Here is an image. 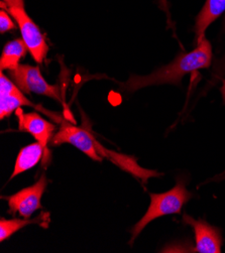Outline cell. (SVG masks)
<instances>
[{"label": "cell", "mask_w": 225, "mask_h": 253, "mask_svg": "<svg viewBox=\"0 0 225 253\" xmlns=\"http://www.w3.org/2000/svg\"><path fill=\"white\" fill-rule=\"evenodd\" d=\"M212 46L206 37L197 41V46L189 53H181L169 65L164 66L146 76L133 75L121 84L124 91H137L147 86L180 85L184 76L198 70L207 69L212 62Z\"/></svg>", "instance_id": "obj_1"}, {"label": "cell", "mask_w": 225, "mask_h": 253, "mask_svg": "<svg viewBox=\"0 0 225 253\" xmlns=\"http://www.w3.org/2000/svg\"><path fill=\"white\" fill-rule=\"evenodd\" d=\"M9 74L15 85L22 92L45 95L57 101H61L59 87L49 85L44 79L39 67L19 65L17 68L9 71Z\"/></svg>", "instance_id": "obj_3"}, {"label": "cell", "mask_w": 225, "mask_h": 253, "mask_svg": "<svg viewBox=\"0 0 225 253\" xmlns=\"http://www.w3.org/2000/svg\"><path fill=\"white\" fill-rule=\"evenodd\" d=\"M16 25L10 18V16L7 14V11L1 10L0 11V33L4 34L6 32L15 30Z\"/></svg>", "instance_id": "obj_14"}, {"label": "cell", "mask_w": 225, "mask_h": 253, "mask_svg": "<svg viewBox=\"0 0 225 253\" xmlns=\"http://www.w3.org/2000/svg\"><path fill=\"white\" fill-rule=\"evenodd\" d=\"M220 92H221V95H222L223 103L225 104V80L222 81V87L220 88Z\"/></svg>", "instance_id": "obj_17"}, {"label": "cell", "mask_w": 225, "mask_h": 253, "mask_svg": "<svg viewBox=\"0 0 225 253\" xmlns=\"http://www.w3.org/2000/svg\"><path fill=\"white\" fill-rule=\"evenodd\" d=\"M0 98H1V101H0V118L1 119L8 117L13 111L21 106L34 107L41 112L45 113L48 117H51L59 123H61L64 119L56 113L45 110L40 105L34 104L32 101L22 94V91L16 85H14L13 82L5 77L2 72L0 75Z\"/></svg>", "instance_id": "obj_6"}, {"label": "cell", "mask_w": 225, "mask_h": 253, "mask_svg": "<svg viewBox=\"0 0 225 253\" xmlns=\"http://www.w3.org/2000/svg\"><path fill=\"white\" fill-rule=\"evenodd\" d=\"M29 50L26 42L23 40H13L7 42L4 47L3 52L0 58V69L1 72L3 70L11 71L19 66V61L27 55Z\"/></svg>", "instance_id": "obj_12"}, {"label": "cell", "mask_w": 225, "mask_h": 253, "mask_svg": "<svg viewBox=\"0 0 225 253\" xmlns=\"http://www.w3.org/2000/svg\"><path fill=\"white\" fill-rule=\"evenodd\" d=\"M14 113L18 119L19 130L31 133L37 139V141L43 145L45 149L43 164L45 166L49 160V157H51V151H49L47 144L54 136V132L56 130L55 125L46 121L36 112L24 113L20 107L17 108Z\"/></svg>", "instance_id": "obj_7"}, {"label": "cell", "mask_w": 225, "mask_h": 253, "mask_svg": "<svg viewBox=\"0 0 225 253\" xmlns=\"http://www.w3.org/2000/svg\"><path fill=\"white\" fill-rule=\"evenodd\" d=\"M7 12L16 20L23 42H26L30 53L38 64H42L48 52V46L38 25L28 15L24 8L11 7Z\"/></svg>", "instance_id": "obj_4"}, {"label": "cell", "mask_w": 225, "mask_h": 253, "mask_svg": "<svg viewBox=\"0 0 225 253\" xmlns=\"http://www.w3.org/2000/svg\"><path fill=\"white\" fill-rule=\"evenodd\" d=\"M46 185L47 180L43 174L35 185L22 189L12 196L2 197V199L7 200L10 213H19L24 218H30L37 210L41 209V200Z\"/></svg>", "instance_id": "obj_8"}, {"label": "cell", "mask_w": 225, "mask_h": 253, "mask_svg": "<svg viewBox=\"0 0 225 253\" xmlns=\"http://www.w3.org/2000/svg\"><path fill=\"white\" fill-rule=\"evenodd\" d=\"M151 204L143 217L134 226L131 244L152 221L171 214H181L183 207L193 198V194L186 189V182L178 179L176 186L168 192L151 194Z\"/></svg>", "instance_id": "obj_2"}, {"label": "cell", "mask_w": 225, "mask_h": 253, "mask_svg": "<svg viewBox=\"0 0 225 253\" xmlns=\"http://www.w3.org/2000/svg\"><path fill=\"white\" fill-rule=\"evenodd\" d=\"M45 155V149L40 142L29 144L20 149L17 156L13 172L10 179H13L17 174L24 172L26 170L35 167Z\"/></svg>", "instance_id": "obj_11"}, {"label": "cell", "mask_w": 225, "mask_h": 253, "mask_svg": "<svg viewBox=\"0 0 225 253\" xmlns=\"http://www.w3.org/2000/svg\"><path fill=\"white\" fill-rule=\"evenodd\" d=\"M42 220L43 219H41V217H38L34 220H30L28 218L6 220L4 218H1V220H0V241L3 242L4 240L8 239L13 233L23 228L24 226L34 223H40Z\"/></svg>", "instance_id": "obj_13"}, {"label": "cell", "mask_w": 225, "mask_h": 253, "mask_svg": "<svg viewBox=\"0 0 225 253\" xmlns=\"http://www.w3.org/2000/svg\"><path fill=\"white\" fill-rule=\"evenodd\" d=\"M53 145H60L62 143H70L79 150L83 151L85 155L96 162H102V157L99 155L97 146L98 143L94 139L90 130L84 127H78L70 124L64 120L61 122L59 131L53 136L51 140Z\"/></svg>", "instance_id": "obj_5"}, {"label": "cell", "mask_w": 225, "mask_h": 253, "mask_svg": "<svg viewBox=\"0 0 225 253\" xmlns=\"http://www.w3.org/2000/svg\"><path fill=\"white\" fill-rule=\"evenodd\" d=\"M161 5H162V7H163L165 10H167V8H168V2H167V0H161Z\"/></svg>", "instance_id": "obj_18"}, {"label": "cell", "mask_w": 225, "mask_h": 253, "mask_svg": "<svg viewBox=\"0 0 225 253\" xmlns=\"http://www.w3.org/2000/svg\"><path fill=\"white\" fill-rule=\"evenodd\" d=\"M222 180H225V172H223V173H220V174L216 175L215 178H213V179H212V180H210V181L219 182V181H222ZM210 181H209V182H210Z\"/></svg>", "instance_id": "obj_16"}, {"label": "cell", "mask_w": 225, "mask_h": 253, "mask_svg": "<svg viewBox=\"0 0 225 253\" xmlns=\"http://www.w3.org/2000/svg\"><path fill=\"white\" fill-rule=\"evenodd\" d=\"M225 11V0H206L201 11L199 12L195 22L196 41L205 37L209 25L214 22Z\"/></svg>", "instance_id": "obj_10"}, {"label": "cell", "mask_w": 225, "mask_h": 253, "mask_svg": "<svg viewBox=\"0 0 225 253\" xmlns=\"http://www.w3.org/2000/svg\"><path fill=\"white\" fill-rule=\"evenodd\" d=\"M1 6H2V9H7L11 7L24 8V3H23V0H2Z\"/></svg>", "instance_id": "obj_15"}, {"label": "cell", "mask_w": 225, "mask_h": 253, "mask_svg": "<svg viewBox=\"0 0 225 253\" xmlns=\"http://www.w3.org/2000/svg\"><path fill=\"white\" fill-rule=\"evenodd\" d=\"M183 222L191 226L195 233V247L193 252L198 253H220L223 237L219 228L212 226L203 219H194L185 214Z\"/></svg>", "instance_id": "obj_9"}]
</instances>
